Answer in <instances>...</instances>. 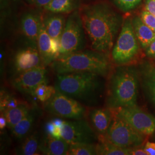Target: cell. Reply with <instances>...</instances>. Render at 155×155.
Listing matches in <instances>:
<instances>
[{"instance_id": "obj_1", "label": "cell", "mask_w": 155, "mask_h": 155, "mask_svg": "<svg viewBox=\"0 0 155 155\" xmlns=\"http://www.w3.org/2000/svg\"><path fill=\"white\" fill-rule=\"evenodd\" d=\"M80 13L91 49L108 55L122 27V16L106 2L84 6Z\"/></svg>"}, {"instance_id": "obj_2", "label": "cell", "mask_w": 155, "mask_h": 155, "mask_svg": "<svg viewBox=\"0 0 155 155\" xmlns=\"http://www.w3.org/2000/svg\"><path fill=\"white\" fill-rule=\"evenodd\" d=\"M104 77L89 72L57 75L54 87L62 94L88 107L96 106L102 97Z\"/></svg>"}, {"instance_id": "obj_3", "label": "cell", "mask_w": 155, "mask_h": 155, "mask_svg": "<svg viewBox=\"0 0 155 155\" xmlns=\"http://www.w3.org/2000/svg\"><path fill=\"white\" fill-rule=\"evenodd\" d=\"M139 71L128 66H117L111 72L107 84L106 104L111 109L137 105Z\"/></svg>"}, {"instance_id": "obj_4", "label": "cell", "mask_w": 155, "mask_h": 155, "mask_svg": "<svg viewBox=\"0 0 155 155\" xmlns=\"http://www.w3.org/2000/svg\"><path fill=\"white\" fill-rule=\"evenodd\" d=\"M50 66L56 75L89 72L107 77L111 70L108 55L91 49L59 57Z\"/></svg>"}, {"instance_id": "obj_5", "label": "cell", "mask_w": 155, "mask_h": 155, "mask_svg": "<svg viewBox=\"0 0 155 155\" xmlns=\"http://www.w3.org/2000/svg\"><path fill=\"white\" fill-rule=\"evenodd\" d=\"M140 43L134 33L132 18L124 20L116 42L111 50V59L117 66L130 65L140 53Z\"/></svg>"}, {"instance_id": "obj_6", "label": "cell", "mask_w": 155, "mask_h": 155, "mask_svg": "<svg viewBox=\"0 0 155 155\" xmlns=\"http://www.w3.org/2000/svg\"><path fill=\"white\" fill-rule=\"evenodd\" d=\"M87 39L80 12H72L67 18L60 39L59 57L84 50Z\"/></svg>"}, {"instance_id": "obj_7", "label": "cell", "mask_w": 155, "mask_h": 155, "mask_svg": "<svg viewBox=\"0 0 155 155\" xmlns=\"http://www.w3.org/2000/svg\"><path fill=\"white\" fill-rule=\"evenodd\" d=\"M45 110L51 115L69 120H79L87 117L86 106L56 90L49 100L44 102Z\"/></svg>"}, {"instance_id": "obj_8", "label": "cell", "mask_w": 155, "mask_h": 155, "mask_svg": "<svg viewBox=\"0 0 155 155\" xmlns=\"http://www.w3.org/2000/svg\"><path fill=\"white\" fill-rule=\"evenodd\" d=\"M144 136L127 121L113 114L110 127L104 138L118 147L132 148L141 146L144 143Z\"/></svg>"}, {"instance_id": "obj_9", "label": "cell", "mask_w": 155, "mask_h": 155, "mask_svg": "<svg viewBox=\"0 0 155 155\" xmlns=\"http://www.w3.org/2000/svg\"><path fill=\"white\" fill-rule=\"evenodd\" d=\"M61 138L70 144H96L98 137L85 118L66 121L61 127Z\"/></svg>"}, {"instance_id": "obj_10", "label": "cell", "mask_w": 155, "mask_h": 155, "mask_svg": "<svg viewBox=\"0 0 155 155\" xmlns=\"http://www.w3.org/2000/svg\"><path fill=\"white\" fill-rule=\"evenodd\" d=\"M111 110L114 115L127 121L143 135H151L155 133V117L137 106Z\"/></svg>"}, {"instance_id": "obj_11", "label": "cell", "mask_w": 155, "mask_h": 155, "mask_svg": "<svg viewBox=\"0 0 155 155\" xmlns=\"http://www.w3.org/2000/svg\"><path fill=\"white\" fill-rule=\"evenodd\" d=\"M45 83H48L47 71L45 67L41 66L13 77L11 85L22 94L33 96L35 89Z\"/></svg>"}, {"instance_id": "obj_12", "label": "cell", "mask_w": 155, "mask_h": 155, "mask_svg": "<svg viewBox=\"0 0 155 155\" xmlns=\"http://www.w3.org/2000/svg\"><path fill=\"white\" fill-rule=\"evenodd\" d=\"M41 66L43 65L38 45L28 43V46L18 50L13 56L11 64L13 77Z\"/></svg>"}, {"instance_id": "obj_13", "label": "cell", "mask_w": 155, "mask_h": 155, "mask_svg": "<svg viewBox=\"0 0 155 155\" xmlns=\"http://www.w3.org/2000/svg\"><path fill=\"white\" fill-rule=\"evenodd\" d=\"M37 45L43 66H50L59 56L60 40L51 38L43 24L39 32Z\"/></svg>"}, {"instance_id": "obj_14", "label": "cell", "mask_w": 155, "mask_h": 155, "mask_svg": "<svg viewBox=\"0 0 155 155\" xmlns=\"http://www.w3.org/2000/svg\"><path fill=\"white\" fill-rule=\"evenodd\" d=\"M89 122L97 133L98 139L105 136L113 116L112 110L109 108H93L87 112Z\"/></svg>"}, {"instance_id": "obj_15", "label": "cell", "mask_w": 155, "mask_h": 155, "mask_svg": "<svg viewBox=\"0 0 155 155\" xmlns=\"http://www.w3.org/2000/svg\"><path fill=\"white\" fill-rule=\"evenodd\" d=\"M43 18V17L39 13L35 12H27L21 17V30L29 44L37 45Z\"/></svg>"}, {"instance_id": "obj_16", "label": "cell", "mask_w": 155, "mask_h": 155, "mask_svg": "<svg viewBox=\"0 0 155 155\" xmlns=\"http://www.w3.org/2000/svg\"><path fill=\"white\" fill-rule=\"evenodd\" d=\"M139 72L144 93L155 110V66L145 62L141 66Z\"/></svg>"}, {"instance_id": "obj_17", "label": "cell", "mask_w": 155, "mask_h": 155, "mask_svg": "<svg viewBox=\"0 0 155 155\" xmlns=\"http://www.w3.org/2000/svg\"><path fill=\"white\" fill-rule=\"evenodd\" d=\"M70 145L63 138L56 139L47 134L40 140L39 150L42 155H66Z\"/></svg>"}, {"instance_id": "obj_18", "label": "cell", "mask_w": 155, "mask_h": 155, "mask_svg": "<svg viewBox=\"0 0 155 155\" xmlns=\"http://www.w3.org/2000/svg\"><path fill=\"white\" fill-rule=\"evenodd\" d=\"M66 20L63 13L50 12L43 17V24L47 32L52 39L60 40Z\"/></svg>"}, {"instance_id": "obj_19", "label": "cell", "mask_w": 155, "mask_h": 155, "mask_svg": "<svg viewBox=\"0 0 155 155\" xmlns=\"http://www.w3.org/2000/svg\"><path fill=\"white\" fill-rule=\"evenodd\" d=\"M133 29L140 45L146 49L155 40V32L144 23L140 17H134L132 18Z\"/></svg>"}, {"instance_id": "obj_20", "label": "cell", "mask_w": 155, "mask_h": 155, "mask_svg": "<svg viewBox=\"0 0 155 155\" xmlns=\"http://www.w3.org/2000/svg\"><path fill=\"white\" fill-rule=\"evenodd\" d=\"M36 111L32 109L16 125L11 129L12 136L16 139L22 140L30 134L36 120Z\"/></svg>"}, {"instance_id": "obj_21", "label": "cell", "mask_w": 155, "mask_h": 155, "mask_svg": "<svg viewBox=\"0 0 155 155\" xmlns=\"http://www.w3.org/2000/svg\"><path fill=\"white\" fill-rule=\"evenodd\" d=\"M40 140L37 132L29 134L16 149L15 153L20 155H39Z\"/></svg>"}, {"instance_id": "obj_22", "label": "cell", "mask_w": 155, "mask_h": 155, "mask_svg": "<svg viewBox=\"0 0 155 155\" xmlns=\"http://www.w3.org/2000/svg\"><path fill=\"white\" fill-rule=\"evenodd\" d=\"M81 5L79 0H52L44 7L45 11L57 13H71Z\"/></svg>"}, {"instance_id": "obj_23", "label": "cell", "mask_w": 155, "mask_h": 155, "mask_svg": "<svg viewBox=\"0 0 155 155\" xmlns=\"http://www.w3.org/2000/svg\"><path fill=\"white\" fill-rule=\"evenodd\" d=\"M31 110L29 106L23 102L16 107L6 110L1 113L6 119L7 127L12 129L26 116Z\"/></svg>"}, {"instance_id": "obj_24", "label": "cell", "mask_w": 155, "mask_h": 155, "mask_svg": "<svg viewBox=\"0 0 155 155\" xmlns=\"http://www.w3.org/2000/svg\"><path fill=\"white\" fill-rule=\"evenodd\" d=\"M97 149L100 155H129L131 150V148H121L111 144L104 137L98 140Z\"/></svg>"}, {"instance_id": "obj_25", "label": "cell", "mask_w": 155, "mask_h": 155, "mask_svg": "<svg viewBox=\"0 0 155 155\" xmlns=\"http://www.w3.org/2000/svg\"><path fill=\"white\" fill-rule=\"evenodd\" d=\"M97 144H72L66 155H97Z\"/></svg>"}, {"instance_id": "obj_26", "label": "cell", "mask_w": 155, "mask_h": 155, "mask_svg": "<svg viewBox=\"0 0 155 155\" xmlns=\"http://www.w3.org/2000/svg\"><path fill=\"white\" fill-rule=\"evenodd\" d=\"M56 89L54 86H50L48 83L40 84L34 91L33 96L36 97L41 102H45L49 100L55 93Z\"/></svg>"}, {"instance_id": "obj_27", "label": "cell", "mask_w": 155, "mask_h": 155, "mask_svg": "<svg viewBox=\"0 0 155 155\" xmlns=\"http://www.w3.org/2000/svg\"><path fill=\"white\" fill-rule=\"evenodd\" d=\"M0 110L1 113L6 110L16 107L20 104H22L21 101L18 100L16 97L11 94H7L4 91L1 93V101H0Z\"/></svg>"}, {"instance_id": "obj_28", "label": "cell", "mask_w": 155, "mask_h": 155, "mask_svg": "<svg viewBox=\"0 0 155 155\" xmlns=\"http://www.w3.org/2000/svg\"><path fill=\"white\" fill-rule=\"evenodd\" d=\"M114 5L123 12L132 11L141 4L143 0H112Z\"/></svg>"}, {"instance_id": "obj_29", "label": "cell", "mask_w": 155, "mask_h": 155, "mask_svg": "<svg viewBox=\"0 0 155 155\" xmlns=\"http://www.w3.org/2000/svg\"><path fill=\"white\" fill-rule=\"evenodd\" d=\"M141 18L143 21L153 31H155V16L149 12L144 10L141 13Z\"/></svg>"}, {"instance_id": "obj_30", "label": "cell", "mask_w": 155, "mask_h": 155, "mask_svg": "<svg viewBox=\"0 0 155 155\" xmlns=\"http://www.w3.org/2000/svg\"><path fill=\"white\" fill-rule=\"evenodd\" d=\"M145 9L155 16V0H146Z\"/></svg>"}, {"instance_id": "obj_31", "label": "cell", "mask_w": 155, "mask_h": 155, "mask_svg": "<svg viewBox=\"0 0 155 155\" xmlns=\"http://www.w3.org/2000/svg\"><path fill=\"white\" fill-rule=\"evenodd\" d=\"M144 150L148 155H155V143L147 142L144 147Z\"/></svg>"}, {"instance_id": "obj_32", "label": "cell", "mask_w": 155, "mask_h": 155, "mask_svg": "<svg viewBox=\"0 0 155 155\" xmlns=\"http://www.w3.org/2000/svg\"><path fill=\"white\" fill-rule=\"evenodd\" d=\"M146 55L150 58H155V40L146 48Z\"/></svg>"}, {"instance_id": "obj_33", "label": "cell", "mask_w": 155, "mask_h": 155, "mask_svg": "<svg viewBox=\"0 0 155 155\" xmlns=\"http://www.w3.org/2000/svg\"><path fill=\"white\" fill-rule=\"evenodd\" d=\"M139 147H134L131 148L130 150V155H148L147 152L145 151L144 149H143L142 148Z\"/></svg>"}, {"instance_id": "obj_34", "label": "cell", "mask_w": 155, "mask_h": 155, "mask_svg": "<svg viewBox=\"0 0 155 155\" xmlns=\"http://www.w3.org/2000/svg\"><path fill=\"white\" fill-rule=\"evenodd\" d=\"M55 125L52 121L47 122L45 125V131L47 132V134L51 136H52L54 132L55 129Z\"/></svg>"}, {"instance_id": "obj_35", "label": "cell", "mask_w": 155, "mask_h": 155, "mask_svg": "<svg viewBox=\"0 0 155 155\" xmlns=\"http://www.w3.org/2000/svg\"><path fill=\"white\" fill-rule=\"evenodd\" d=\"M52 0H36L35 4L38 8H43L49 4Z\"/></svg>"}, {"instance_id": "obj_36", "label": "cell", "mask_w": 155, "mask_h": 155, "mask_svg": "<svg viewBox=\"0 0 155 155\" xmlns=\"http://www.w3.org/2000/svg\"><path fill=\"white\" fill-rule=\"evenodd\" d=\"M52 121L54 124V125L55 126L61 128L62 127V126L64 125L66 120H64L61 119V118H56L53 119L52 120Z\"/></svg>"}, {"instance_id": "obj_37", "label": "cell", "mask_w": 155, "mask_h": 155, "mask_svg": "<svg viewBox=\"0 0 155 155\" xmlns=\"http://www.w3.org/2000/svg\"><path fill=\"white\" fill-rule=\"evenodd\" d=\"M7 126V121L5 117L2 114H1L0 117V129L1 130H3Z\"/></svg>"}, {"instance_id": "obj_38", "label": "cell", "mask_w": 155, "mask_h": 155, "mask_svg": "<svg viewBox=\"0 0 155 155\" xmlns=\"http://www.w3.org/2000/svg\"><path fill=\"white\" fill-rule=\"evenodd\" d=\"M29 4H35L36 0H25Z\"/></svg>"}, {"instance_id": "obj_39", "label": "cell", "mask_w": 155, "mask_h": 155, "mask_svg": "<svg viewBox=\"0 0 155 155\" xmlns=\"http://www.w3.org/2000/svg\"><path fill=\"white\" fill-rule=\"evenodd\" d=\"M154 32H155V31H154Z\"/></svg>"}]
</instances>
